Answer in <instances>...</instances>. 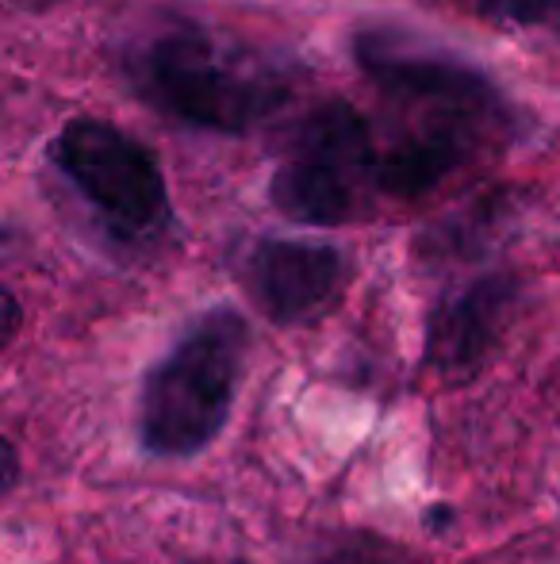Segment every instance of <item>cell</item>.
<instances>
[{
  "label": "cell",
  "instance_id": "1",
  "mask_svg": "<svg viewBox=\"0 0 560 564\" xmlns=\"http://www.w3.org/2000/svg\"><path fill=\"white\" fill-rule=\"evenodd\" d=\"M123 74L157 112L223 134L265 123L296 93L292 62L193 20L139 31L123 51Z\"/></svg>",
  "mask_w": 560,
  "mask_h": 564
},
{
  "label": "cell",
  "instance_id": "2",
  "mask_svg": "<svg viewBox=\"0 0 560 564\" xmlns=\"http://www.w3.org/2000/svg\"><path fill=\"white\" fill-rule=\"evenodd\" d=\"M250 327L234 307H211L146 372L139 442L150 457H196L219 438L239 392Z\"/></svg>",
  "mask_w": 560,
  "mask_h": 564
},
{
  "label": "cell",
  "instance_id": "3",
  "mask_svg": "<svg viewBox=\"0 0 560 564\" xmlns=\"http://www.w3.org/2000/svg\"><path fill=\"white\" fill-rule=\"evenodd\" d=\"M51 162L120 242H154L169 227L173 212L162 165L139 139L108 119H69L54 139Z\"/></svg>",
  "mask_w": 560,
  "mask_h": 564
},
{
  "label": "cell",
  "instance_id": "4",
  "mask_svg": "<svg viewBox=\"0 0 560 564\" xmlns=\"http://www.w3.org/2000/svg\"><path fill=\"white\" fill-rule=\"evenodd\" d=\"M353 58L361 74L381 85L392 100H404L419 116L464 119V123H499L503 100L484 69L461 54L422 39L396 23H369L353 35Z\"/></svg>",
  "mask_w": 560,
  "mask_h": 564
},
{
  "label": "cell",
  "instance_id": "5",
  "mask_svg": "<svg viewBox=\"0 0 560 564\" xmlns=\"http://www.w3.org/2000/svg\"><path fill=\"white\" fill-rule=\"evenodd\" d=\"M345 273L338 246L296 242V238H262L246 253V289L273 323H304L334 300Z\"/></svg>",
  "mask_w": 560,
  "mask_h": 564
},
{
  "label": "cell",
  "instance_id": "6",
  "mask_svg": "<svg viewBox=\"0 0 560 564\" xmlns=\"http://www.w3.org/2000/svg\"><path fill=\"white\" fill-rule=\"evenodd\" d=\"M515 296L518 284L503 273H492L441 300L430 315V330H426V361L441 377L453 380L480 369L484 357L492 354L495 338L507 327Z\"/></svg>",
  "mask_w": 560,
  "mask_h": 564
},
{
  "label": "cell",
  "instance_id": "7",
  "mask_svg": "<svg viewBox=\"0 0 560 564\" xmlns=\"http://www.w3.org/2000/svg\"><path fill=\"white\" fill-rule=\"evenodd\" d=\"M361 181H369L365 173L350 170L342 162H327V158H311V154H288V162L270 181V200L281 216L296 219V224H311V227L353 224L361 216V208H365Z\"/></svg>",
  "mask_w": 560,
  "mask_h": 564
},
{
  "label": "cell",
  "instance_id": "8",
  "mask_svg": "<svg viewBox=\"0 0 560 564\" xmlns=\"http://www.w3.org/2000/svg\"><path fill=\"white\" fill-rule=\"evenodd\" d=\"M446 4L484 23H499V28L557 31L560 35V0H446Z\"/></svg>",
  "mask_w": 560,
  "mask_h": 564
},
{
  "label": "cell",
  "instance_id": "9",
  "mask_svg": "<svg viewBox=\"0 0 560 564\" xmlns=\"http://www.w3.org/2000/svg\"><path fill=\"white\" fill-rule=\"evenodd\" d=\"M311 564H415L407 553L392 550V545L376 542V538H353V542H338L330 545L322 557H315Z\"/></svg>",
  "mask_w": 560,
  "mask_h": 564
},
{
  "label": "cell",
  "instance_id": "10",
  "mask_svg": "<svg viewBox=\"0 0 560 564\" xmlns=\"http://www.w3.org/2000/svg\"><path fill=\"white\" fill-rule=\"evenodd\" d=\"M15 323H20V304H15V296L8 292L4 296V341L15 338Z\"/></svg>",
  "mask_w": 560,
  "mask_h": 564
},
{
  "label": "cell",
  "instance_id": "11",
  "mask_svg": "<svg viewBox=\"0 0 560 564\" xmlns=\"http://www.w3.org/2000/svg\"><path fill=\"white\" fill-rule=\"evenodd\" d=\"M15 488V446L4 442V496Z\"/></svg>",
  "mask_w": 560,
  "mask_h": 564
}]
</instances>
